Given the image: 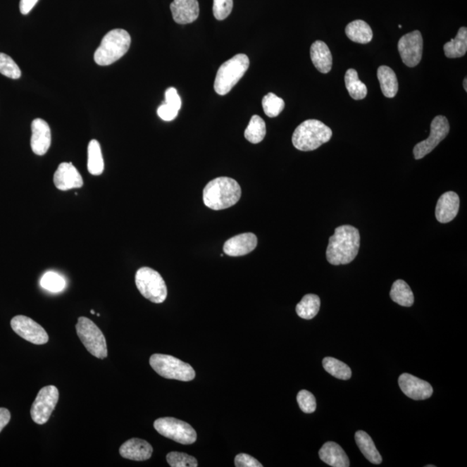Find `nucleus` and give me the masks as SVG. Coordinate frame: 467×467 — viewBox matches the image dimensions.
I'll return each mask as SVG.
<instances>
[{
  "label": "nucleus",
  "mask_w": 467,
  "mask_h": 467,
  "mask_svg": "<svg viewBox=\"0 0 467 467\" xmlns=\"http://www.w3.org/2000/svg\"><path fill=\"white\" fill-rule=\"evenodd\" d=\"M359 248V230L351 225H342L337 228L329 239L326 258L332 265H347L358 256Z\"/></svg>",
  "instance_id": "1"
},
{
  "label": "nucleus",
  "mask_w": 467,
  "mask_h": 467,
  "mask_svg": "<svg viewBox=\"0 0 467 467\" xmlns=\"http://www.w3.org/2000/svg\"><path fill=\"white\" fill-rule=\"evenodd\" d=\"M242 196L240 185L233 178L220 177L208 182L203 193L204 203L213 211L234 206Z\"/></svg>",
  "instance_id": "2"
},
{
  "label": "nucleus",
  "mask_w": 467,
  "mask_h": 467,
  "mask_svg": "<svg viewBox=\"0 0 467 467\" xmlns=\"http://www.w3.org/2000/svg\"><path fill=\"white\" fill-rule=\"evenodd\" d=\"M332 136V129L320 120H307L295 129L292 142L296 149L309 151L328 142Z\"/></svg>",
  "instance_id": "3"
},
{
  "label": "nucleus",
  "mask_w": 467,
  "mask_h": 467,
  "mask_svg": "<svg viewBox=\"0 0 467 467\" xmlns=\"http://www.w3.org/2000/svg\"><path fill=\"white\" fill-rule=\"evenodd\" d=\"M131 45V37L127 30L116 29L102 39L94 53V59L98 66H108L123 58Z\"/></svg>",
  "instance_id": "4"
},
{
  "label": "nucleus",
  "mask_w": 467,
  "mask_h": 467,
  "mask_svg": "<svg viewBox=\"0 0 467 467\" xmlns=\"http://www.w3.org/2000/svg\"><path fill=\"white\" fill-rule=\"evenodd\" d=\"M249 59L245 54H238L220 66L214 82L216 94L225 96L237 85L249 70Z\"/></svg>",
  "instance_id": "5"
},
{
  "label": "nucleus",
  "mask_w": 467,
  "mask_h": 467,
  "mask_svg": "<svg viewBox=\"0 0 467 467\" xmlns=\"http://www.w3.org/2000/svg\"><path fill=\"white\" fill-rule=\"evenodd\" d=\"M150 366L161 377L166 379L189 382L192 381L196 377L194 369L189 363L170 355L151 356Z\"/></svg>",
  "instance_id": "6"
},
{
  "label": "nucleus",
  "mask_w": 467,
  "mask_h": 467,
  "mask_svg": "<svg viewBox=\"0 0 467 467\" xmlns=\"http://www.w3.org/2000/svg\"><path fill=\"white\" fill-rule=\"evenodd\" d=\"M75 329L80 340L90 354L99 359L107 358V342L104 333L92 320L88 318L80 317Z\"/></svg>",
  "instance_id": "7"
},
{
  "label": "nucleus",
  "mask_w": 467,
  "mask_h": 467,
  "mask_svg": "<svg viewBox=\"0 0 467 467\" xmlns=\"http://www.w3.org/2000/svg\"><path fill=\"white\" fill-rule=\"evenodd\" d=\"M135 283L140 294L150 301L161 304L166 301L167 287L165 280L153 268H139L136 273Z\"/></svg>",
  "instance_id": "8"
},
{
  "label": "nucleus",
  "mask_w": 467,
  "mask_h": 467,
  "mask_svg": "<svg viewBox=\"0 0 467 467\" xmlns=\"http://www.w3.org/2000/svg\"><path fill=\"white\" fill-rule=\"evenodd\" d=\"M154 428L158 434L183 445L196 442L197 432L191 425L183 421L165 417L154 421Z\"/></svg>",
  "instance_id": "9"
},
{
  "label": "nucleus",
  "mask_w": 467,
  "mask_h": 467,
  "mask_svg": "<svg viewBox=\"0 0 467 467\" xmlns=\"http://www.w3.org/2000/svg\"><path fill=\"white\" fill-rule=\"evenodd\" d=\"M59 400V391L55 386L42 388L30 409V416L37 424L47 423Z\"/></svg>",
  "instance_id": "10"
},
{
  "label": "nucleus",
  "mask_w": 467,
  "mask_h": 467,
  "mask_svg": "<svg viewBox=\"0 0 467 467\" xmlns=\"http://www.w3.org/2000/svg\"><path fill=\"white\" fill-rule=\"evenodd\" d=\"M449 131V123L447 118L443 116H436L431 123L430 135L413 147L415 158H423L425 156L430 154L446 138Z\"/></svg>",
  "instance_id": "11"
},
{
  "label": "nucleus",
  "mask_w": 467,
  "mask_h": 467,
  "mask_svg": "<svg viewBox=\"0 0 467 467\" xmlns=\"http://www.w3.org/2000/svg\"><path fill=\"white\" fill-rule=\"evenodd\" d=\"M398 51L405 66L410 68L418 66L423 51V39L419 30L402 36L398 42Z\"/></svg>",
  "instance_id": "12"
},
{
  "label": "nucleus",
  "mask_w": 467,
  "mask_h": 467,
  "mask_svg": "<svg viewBox=\"0 0 467 467\" xmlns=\"http://www.w3.org/2000/svg\"><path fill=\"white\" fill-rule=\"evenodd\" d=\"M11 325L18 336L30 343L39 345L48 343L46 331L30 318L18 315L11 320Z\"/></svg>",
  "instance_id": "13"
},
{
  "label": "nucleus",
  "mask_w": 467,
  "mask_h": 467,
  "mask_svg": "<svg viewBox=\"0 0 467 467\" xmlns=\"http://www.w3.org/2000/svg\"><path fill=\"white\" fill-rule=\"evenodd\" d=\"M398 382L402 392L413 400L428 399L434 392L429 382L409 373L401 374Z\"/></svg>",
  "instance_id": "14"
},
{
  "label": "nucleus",
  "mask_w": 467,
  "mask_h": 467,
  "mask_svg": "<svg viewBox=\"0 0 467 467\" xmlns=\"http://www.w3.org/2000/svg\"><path fill=\"white\" fill-rule=\"evenodd\" d=\"M54 184L60 191L81 188L83 180L72 163H62L54 174Z\"/></svg>",
  "instance_id": "15"
},
{
  "label": "nucleus",
  "mask_w": 467,
  "mask_h": 467,
  "mask_svg": "<svg viewBox=\"0 0 467 467\" xmlns=\"http://www.w3.org/2000/svg\"><path fill=\"white\" fill-rule=\"evenodd\" d=\"M51 144V132L46 121L35 119L32 123V139L30 147L33 153L43 156L47 153Z\"/></svg>",
  "instance_id": "16"
},
{
  "label": "nucleus",
  "mask_w": 467,
  "mask_h": 467,
  "mask_svg": "<svg viewBox=\"0 0 467 467\" xmlns=\"http://www.w3.org/2000/svg\"><path fill=\"white\" fill-rule=\"evenodd\" d=\"M257 244L256 235L240 234L226 241L223 245V252L229 256H244L256 249Z\"/></svg>",
  "instance_id": "17"
},
{
  "label": "nucleus",
  "mask_w": 467,
  "mask_h": 467,
  "mask_svg": "<svg viewBox=\"0 0 467 467\" xmlns=\"http://www.w3.org/2000/svg\"><path fill=\"white\" fill-rule=\"evenodd\" d=\"M170 8L173 20L178 24H191L199 16V4L197 0H173Z\"/></svg>",
  "instance_id": "18"
},
{
  "label": "nucleus",
  "mask_w": 467,
  "mask_h": 467,
  "mask_svg": "<svg viewBox=\"0 0 467 467\" xmlns=\"http://www.w3.org/2000/svg\"><path fill=\"white\" fill-rule=\"evenodd\" d=\"M459 208V197L457 193L447 192L440 196L435 208L437 221L447 223L456 218Z\"/></svg>",
  "instance_id": "19"
},
{
  "label": "nucleus",
  "mask_w": 467,
  "mask_h": 467,
  "mask_svg": "<svg viewBox=\"0 0 467 467\" xmlns=\"http://www.w3.org/2000/svg\"><path fill=\"white\" fill-rule=\"evenodd\" d=\"M153 447L146 440L131 439L125 442L120 448L121 457L135 461H145L153 454Z\"/></svg>",
  "instance_id": "20"
},
{
  "label": "nucleus",
  "mask_w": 467,
  "mask_h": 467,
  "mask_svg": "<svg viewBox=\"0 0 467 467\" xmlns=\"http://www.w3.org/2000/svg\"><path fill=\"white\" fill-rule=\"evenodd\" d=\"M311 62L320 73L328 74L332 68V56L328 44L323 41H316L310 49Z\"/></svg>",
  "instance_id": "21"
},
{
  "label": "nucleus",
  "mask_w": 467,
  "mask_h": 467,
  "mask_svg": "<svg viewBox=\"0 0 467 467\" xmlns=\"http://www.w3.org/2000/svg\"><path fill=\"white\" fill-rule=\"evenodd\" d=\"M320 458L325 464L333 467H349L350 461L339 444L328 442L320 450Z\"/></svg>",
  "instance_id": "22"
},
{
  "label": "nucleus",
  "mask_w": 467,
  "mask_h": 467,
  "mask_svg": "<svg viewBox=\"0 0 467 467\" xmlns=\"http://www.w3.org/2000/svg\"><path fill=\"white\" fill-rule=\"evenodd\" d=\"M378 78L381 86L383 96L394 98L398 92V81L396 73L388 66H380L378 70Z\"/></svg>",
  "instance_id": "23"
},
{
  "label": "nucleus",
  "mask_w": 467,
  "mask_h": 467,
  "mask_svg": "<svg viewBox=\"0 0 467 467\" xmlns=\"http://www.w3.org/2000/svg\"><path fill=\"white\" fill-rule=\"evenodd\" d=\"M355 440L356 445L359 447L361 452L364 455L368 461L372 464L379 465L381 464L382 459L381 454H379L377 447H375L373 440L371 436L364 431H358L355 435Z\"/></svg>",
  "instance_id": "24"
},
{
  "label": "nucleus",
  "mask_w": 467,
  "mask_h": 467,
  "mask_svg": "<svg viewBox=\"0 0 467 467\" xmlns=\"http://www.w3.org/2000/svg\"><path fill=\"white\" fill-rule=\"evenodd\" d=\"M345 34L355 43L366 44L373 39V32L369 25L363 20H355L345 28Z\"/></svg>",
  "instance_id": "25"
},
{
  "label": "nucleus",
  "mask_w": 467,
  "mask_h": 467,
  "mask_svg": "<svg viewBox=\"0 0 467 467\" xmlns=\"http://www.w3.org/2000/svg\"><path fill=\"white\" fill-rule=\"evenodd\" d=\"M467 51V29L461 27L459 30L455 39L450 40L444 45V52L448 58H462Z\"/></svg>",
  "instance_id": "26"
},
{
  "label": "nucleus",
  "mask_w": 467,
  "mask_h": 467,
  "mask_svg": "<svg viewBox=\"0 0 467 467\" xmlns=\"http://www.w3.org/2000/svg\"><path fill=\"white\" fill-rule=\"evenodd\" d=\"M390 298L394 303L401 306H412L415 302L411 288L402 280H397L393 283L390 290Z\"/></svg>",
  "instance_id": "27"
},
{
  "label": "nucleus",
  "mask_w": 467,
  "mask_h": 467,
  "mask_svg": "<svg viewBox=\"0 0 467 467\" xmlns=\"http://www.w3.org/2000/svg\"><path fill=\"white\" fill-rule=\"evenodd\" d=\"M345 87L349 94L354 100H363L368 94L366 85L361 82L359 78L358 72L354 68H349L344 75Z\"/></svg>",
  "instance_id": "28"
},
{
  "label": "nucleus",
  "mask_w": 467,
  "mask_h": 467,
  "mask_svg": "<svg viewBox=\"0 0 467 467\" xmlns=\"http://www.w3.org/2000/svg\"><path fill=\"white\" fill-rule=\"evenodd\" d=\"M88 170L90 174L99 176L104 173V161L100 143L92 139L88 147Z\"/></svg>",
  "instance_id": "29"
},
{
  "label": "nucleus",
  "mask_w": 467,
  "mask_h": 467,
  "mask_svg": "<svg viewBox=\"0 0 467 467\" xmlns=\"http://www.w3.org/2000/svg\"><path fill=\"white\" fill-rule=\"evenodd\" d=\"M320 309V297L315 294H306L296 306V313L304 320H311L316 316Z\"/></svg>",
  "instance_id": "30"
},
{
  "label": "nucleus",
  "mask_w": 467,
  "mask_h": 467,
  "mask_svg": "<svg viewBox=\"0 0 467 467\" xmlns=\"http://www.w3.org/2000/svg\"><path fill=\"white\" fill-rule=\"evenodd\" d=\"M266 132V123L263 119L260 116H254L249 121V126L247 127L244 136L247 140L252 144H258L265 138Z\"/></svg>",
  "instance_id": "31"
},
{
  "label": "nucleus",
  "mask_w": 467,
  "mask_h": 467,
  "mask_svg": "<svg viewBox=\"0 0 467 467\" xmlns=\"http://www.w3.org/2000/svg\"><path fill=\"white\" fill-rule=\"evenodd\" d=\"M323 367L325 371L337 379L348 380L351 378V368L336 359L329 358V356L323 359Z\"/></svg>",
  "instance_id": "32"
},
{
  "label": "nucleus",
  "mask_w": 467,
  "mask_h": 467,
  "mask_svg": "<svg viewBox=\"0 0 467 467\" xmlns=\"http://www.w3.org/2000/svg\"><path fill=\"white\" fill-rule=\"evenodd\" d=\"M41 287L51 292H60L66 289V280L59 273L49 271L45 273L40 280Z\"/></svg>",
  "instance_id": "33"
},
{
  "label": "nucleus",
  "mask_w": 467,
  "mask_h": 467,
  "mask_svg": "<svg viewBox=\"0 0 467 467\" xmlns=\"http://www.w3.org/2000/svg\"><path fill=\"white\" fill-rule=\"evenodd\" d=\"M263 107L266 116L275 118L283 111L285 102L283 99L277 96L275 94L268 93L263 99Z\"/></svg>",
  "instance_id": "34"
},
{
  "label": "nucleus",
  "mask_w": 467,
  "mask_h": 467,
  "mask_svg": "<svg viewBox=\"0 0 467 467\" xmlns=\"http://www.w3.org/2000/svg\"><path fill=\"white\" fill-rule=\"evenodd\" d=\"M0 74L11 79H20L21 70L18 64L8 55L0 53Z\"/></svg>",
  "instance_id": "35"
},
{
  "label": "nucleus",
  "mask_w": 467,
  "mask_h": 467,
  "mask_svg": "<svg viewBox=\"0 0 467 467\" xmlns=\"http://www.w3.org/2000/svg\"><path fill=\"white\" fill-rule=\"evenodd\" d=\"M166 461L172 467H197L199 466L197 459L184 453L172 452L167 454Z\"/></svg>",
  "instance_id": "36"
},
{
  "label": "nucleus",
  "mask_w": 467,
  "mask_h": 467,
  "mask_svg": "<svg viewBox=\"0 0 467 467\" xmlns=\"http://www.w3.org/2000/svg\"><path fill=\"white\" fill-rule=\"evenodd\" d=\"M297 401L299 408L304 413H311L316 410V399L313 394L306 390L299 391L297 396Z\"/></svg>",
  "instance_id": "37"
},
{
  "label": "nucleus",
  "mask_w": 467,
  "mask_h": 467,
  "mask_svg": "<svg viewBox=\"0 0 467 467\" xmlns=\"http://www.w3.org/2000/svg\"><path fill=\"white\" fill-rule=\"evenodd\" d=\"M233 9V0H213V14L216 20H224Z\"/></svg>",
  "instance_id": "38"
},
{
  "label": "nucleus",
  "mask_w": 467,
  "mask_h": 467,
  "mask_svg": "<svg viewBox=\"0 0 467 467\" xmlns=\"http://www.w3.org/2000/svg\"><path fill=\"white\" fill-rule=\"evenodd\" d=\"M235 466L237 467H263L256 459L249 454H240L235 459Z\"/></svg>",
  "instance_id": "39"
},
{
  "label": "nucleus",
  "mask_w": 467,
  "mask_h": 467,
  "mask_svg": "<svg viewBox=\"0 0 467 467\" xmlns=\"http://www.w3.org/2000/svg\"><path fill=\"white\" fill-rule=\"evenodd\" d=\"M178 112L180 111L178 109L166 104L159 106L157 111L159 118L165 121H172L176 119Z\"/></svg>",
  "instance_id": "40"
},
{
  "label": "nucleus",
  "mask_w": 467,
  "mask_h": 467,
  "mask_svg": "<svg viewBox=\"0 0 467 467\" xmlns=\"http://www.w3.org/2000/svg\"><path fill=\"white\" fill-rule=\"evenodd\" d=\"M166 101L165 104L172 106L180 111L181 108L182 101L180 94H178L176 89L169 88L166 91Z\"/></svg>",
  "instance_id": "41"
},
{
  "label": "nucleus",
  "mask_w": 467,
  "mask_h": 467,
  "mask_svg": "<svg viewBox=\"0 0 467 467\" xmlns=\"http://www.w3.org/2000/svg\"><path fill=\"white\" fill-rule=\"evenodd\" d=\"M39 0H20V9L22 14L27 15L34 8Z\"/></svg>",
  "instance_id": "42"
},
{
  "label": "nucleus",
  "mask_w": 467,
  "mask_h": 467,
  "mask_svg": "<svg viewBox=\"0 0 467 467\" xmlns=\"http://www.w3.org/2000/svg\"><path fill=\"white\" fill-rule=\"evenodd\" d=\"M11 413L8 409L0 408V432L10 423Z\"/></svg>",
  "instance_id": "43"
},
{
  "label": "nucleus",
  "mask_w": 467,
  "mask_h": 467,
  "mask_svg": "<svg viewBox=\"0 0 467 467\" xmlns=\"http://www.w3.org/2000/svg\"><path fill=\"white\" fill-rule=\"evenodd\" d=\"M466 83H467V79L465 78V80H464V82H463V86H464V89H465L466 91H467V85H466Z\"/></svg>",
  "instance_id": "44"
},
{
  "label": "nucleus",
  "mask_w": 467,
  "mask_h": 467,
  "mask_svg": "<svg viewBox=\"0 0 467 467\" xmlns=\"http://www.w3.org/2000/svg\"><path fill=\"white\" fill-rule=\"evenodd\" d=\"M91 313H92V314H96V311H94V310H92V311H91Z\"/></svg>",
  "instance_id": "45"
}]
</instances>
